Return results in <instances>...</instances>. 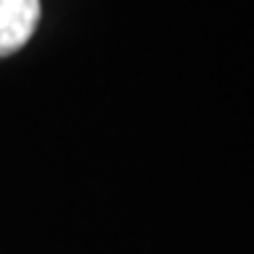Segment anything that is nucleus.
<instances>
[{
  "instance_id": "obj_1",
  "label": "nucleus",
  "mask_w": 254,
  "mask_h": 254,
  "mask_svg": "<svg viewBox=\"0 0 254 254\" xmlns=\"http://www.w3.org/2000/svg\"><path fill=\"white\" fill-rule=\"evenodd\" d=\"M39 0H0V57L18 52L37 31Z\"/></svg>"
}]
</instances>
